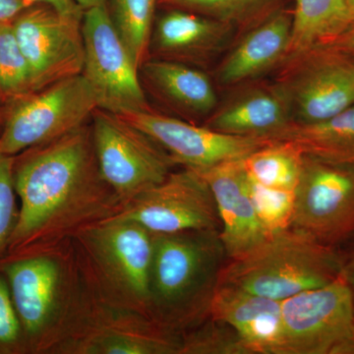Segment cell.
<instances>
[{
    "label": "cell",
    "instance_id": "6da1fadb",
    "mask_svg": "<svg viewBox=\"0 0 354 354\" xmlns=\"http://www.w3.org/2000/svg\"><path fill=\"white\" fill-rule=\"evenodd\" d=\"M13 176L20 214L6 255L71 239L121 208L100 172L91 122L14 156Z\"/></svg>",
    "mask_w": 354,
    "mask_h": 354
},
{
    "label": "cell",
    "instance_id": "7a4b0ae2",
    "mask_svg": "<svg viewBox=\"0 0 354 354\" xmlns=\"http://www.w3.org/2000/svg\"><path fill=\"white\" fill-rule=\"evenodd\" d=\"M29 354H55L80 320L87 283L72 239L0 259Z\"/></svg>",
    "mask_w": 354,
    "mask_h": 354
},
{
    "label": "cell",
    "instance_id": "3957f363",
    "mask_svg": "<svg viewBox=\"0 0 354 354\" xmlns=\"http://www.w3.org/2000/svg\"><path fill=\"white\" fill-rule=\"evenodd\" d=\"M225 257L220 230L153 234L149 278V308L153 320L180 334L204 322Z\"/></svg>",
    "mask_w": 354,
    "mask_h": 354
},
{
    "label": "cell",
    "instance_id": "277c9868",
    "mask_svg": "<svg viewBox=\"0 0 354 354\" xmlns=\"http://www.w3.org/2000/svg\"><path fill=\"white\" fill-rule=\"evenodd\" d=\"M342 272V256L334 247L286 230L272 235L221 269L218 285L234 286L283 301L304 291L332 283Z\"/></svg>",
    "mask_w": 354,
    "mask_h": 354
},
{
    "label": "cell",
    "instance_id": "5b68a950",
    "mask_svg": "<svg viewBox=\"0 0 354 354\" xmlns=\"http://www.w3.org/2000/svg\"><path fill=\"white\" fill-rule=\"evenodd\" d=\"M71 239L84 272L104 297L151 317L150 230L135 221L109 218L80 228Z\"/></svg>",
    "mask_w": 354,
    "mask_h": 354
},
{
    "label": "cell",
    "instance_id": "8992f818",
    "mask_svg": "<svg viewBox=\"0 0 354 354\" xmlns=\"http://www.w3.org/2000/svg\"><path fill=\"white\" fill-rule=\"evenodd\" d=\"M83 272L87 297L82 315L55 354H180L183 334L104 297Z\"/></svg>",
    "mask_w": 354,
    "mask_h": 354
},
{
    "label": "cell",
    "instance_id": "52a82bcc",
    "mask_svg": "<svg viewBox=\"0 0 354 354\" xmlns=\"http://www.w3.org/2000/svg\"><path fill=\"white\" fill-rule=\"evenodd\" d=\"M97 109L94 92L82 74L48 86L4 109L0 153L16 156L88 124Z\"/></svg>",
    "mask_w": 354,
    "mask_h": 354
},
{
    "label": "cell",
    "instance_id": "ba28073f",
    "mask_svg": "<svg viewBox=\"0 0 354 354\" xmlns=\"http://www.w3.org/2000/svg\"><path fill=\"white\" fill-rule=\"evenodd\" d=\"M91 129L100 172L121 206L162 183L176 167L162 147L118 114L95 109Z\"/></svg>",
    "mask_w": 354,
    "mask_h": 354
},
{
    "label": "cell",
    "instance_id": "9c48e42d",
    "mask_svg": "<svg viewBox=\"0 0 354 354\" xmlns=\"http://www.w3.org/2000/svg\"><path fill=\"white\" fill-rule=\"evenodd\" d=\"M82 75L92 88L97 109L124 115L152 111L139 68L116 31L106 6L84 11Z\"/></svg>",
    "mask_w": 354,
    "mask_h": 354
},
{
    "label": "cell",
    "instance_id": "30bf717a",
    "mask_svg": "<svg viewBox=\"0 0 354 354\" xmlns=\"http://www.w3.org/2000/svg\"><path fill=\"white\" fill-rule=\"evenodd\" d=\"M285 354H354V305L342 274L281 301Z\"/></svg>",
    "mask_w": 354,
    "mask_h": 354
},
{
    "label": "cell",
    "instance_id": "8fae6325",
    "mask_svg": "<svg viewBox=\"0 0 354 354\" xmlns=\"http://www.w3.org/2000/svg\"><path fill=\"white\" fill-rule=\"evenodd\" d=\"M111 218L135 221L153 234L221 228L209 184L199 171L187 167L172 171L162 183L123 204Z\"/></svg>",
    "mask_w": 354,
    "mask_h": 354
},
{
    "label": "cell",
    "instance_id": "7c38bea8",
    "mask_svg": "<svg viewBox=\"0 0 354 354\" xmlns=\"http://www.w3.org/2000/svg\"><path fill=\"white\" fill-rule=\"evenodd\" d=\"M334 247L354 235V167L304 155L291 227Z\"/></svg>",
    "mask_w": 354,
    "mask_h": 354
},
{
    "label": "cell",
    "instance_id": "4fadbf2b",
    "mask_svg": "<svg viewBox=\"0 0 354 354\" xmlns=\"http://www.w3.org/2000/svg\"><path fill=\"white\" fill-rule=\"evenodd\" d=\"M82 16L32 3L14 21V34L31 70L34 92L80 75L84 66Z\"/></svg>",
    "mask_w": 354,
    "mask_h": 354
},
{
    "label": "cell",
    "instance_id": "5bb4252c",
    "mask_svg": "<svg viewBox=\"0 0 354 354\" xmlns=\"http://www.w3.org/2000/svg\"><path fill=\"white\" fill-rule=\"evenodd\" d=\"M295 71L283 85L297 122L329 120L354 104V62L329 46L312 48L290 59Z\"/></svg>",
    "mask_w": 354,
    "mask_h": 354
},
{
    "label": "cell",
    "instance_id": "9a60e30c",
    "mask_svg": "<svg viewBox=\"0 0 354 354\" xmlns=\"http://www.w3.org/2000/svg\"><path fill=\"white\" fill-rule=\"evenodd\" d=\"M124 120L145 132L183 167L203 171L221 162L242 160L272 140L225 134L178 118L149 111L124 114Z\"/></svg>",
    "mask_w": 354,
    "mask_h": 354
},
{
    "label": "cell",
    "instance_id": "2e32d148",
    "mask_svg": "<svg viewBox=\"0 0 354 354\" xmlns=\"http://www.w3.org/2000/svg\"><path fill=\"white\" fill-rule=\"evenodd\" d=\"M197 171L215 198L220 236L227 258L239 259L269 239L249 196L243 158Z\"/></svg>",
    "mask_w": 354,
    "mask_h": 354
},
{
    "label": "cell",
    "instance_id": "e0dca14e",
    "mask_svg": "<svg viewBox=\"0 0 354 354\" xmlns=\"http://www.w3.org/2000/svg\"><path fill=\"white\" fill-rule=\"evenodd\" d=\"M209 316L232 326L251 354H285L281 301L218 285Z\"/></svg>",
    "mask_w": 354,
    "mask_h": 354
},
{
    "label": "cell",
    "instance_id": "ac0fdd59",
    "mask_svg": "<svg viewBox=\"0 0 354 354\" xmlns=\"http://www.w3.org/2000/svg\"><path fill=\"white\" fill-rule=\"evenodd\" d=\"M227 32L228 25L220 21L171 8L155 18L149 55L181 64H198L220 46Z\"/></svg>",
    "mask_w": 354,
    "mask_h": 354
},
{
    "label": "cell",
    "instance_id": "d6986e66",
    "mask_svg": "<svg viewBox=\"0 0 354 354\" xmlns=\"http://www.w3.org/2000/svg\"><path fill=\"white\" fill-rule=\"evenodd\" d=\"M145 94L184 115H206L215 109L218 97L207 74L192 65L147 58L139 69Z\"/></svg>",
    "mask_w": 354,
    "mask_h": 354
},
{
    "label": "cell",
    "instance_id": "ffe728a7",
    "mask_svg": "<svg viewBox=\"0 0 354 354\" xmlns=\"http://www.w3.org/2000/svg\"><path fill=\"white\" fill-rule=\"evenodd\" d=\"M288 97L281 87L258 88L227 104L206 127L225 134L272 140L292 121Z\"/></svg>",
    "mask_w": 354,
    "mask_h": 354
},
{
    "label": "cell",
    "instance_id": "44dd1931",
    "mask_svg": "<svg viewBox=\"0 0 354 354\" xmlns=\"http://www.w3.org/2000/svg\"><path fill=\"white\" fill-rule=\"evenodd\" d=\"M291 19L277 14L247 32L223 60L218 79L232 85L255 78L288 57Z\"/></svg>",
    "mask_w": 354,
    "mask_h": 354
},
{
    "label": "cell",
    "instance_id": "7402d4cb",
    "mask_svg": "<svg viewBox=\"0 0 354 354\" xmlns=\"http://www.w3.org/2000/svg\"><path fill=\"white\" fill-rule=\"evenodd\" d=\"M272 141H290L304 155L330 164L354 167V104L315 123L291 121Z\"/></svg>",
    "mask_w": 354,
    "mask_h": 354
},
{
    "label": "cell",
    "instance_id": "603a6c76",
    "mask_svg": "<svg viewBox=\"0 0 354 354\" xmlns=\"http://www.w3.org/2000/svg\"><path fill=\"white\" fill-rule=\"evenodd\" d=\"M346 0H297L288 59L324 46L351 25Z\"/></svg>",
    "mask_w": 354,
    "mask_h": 354
},
{
    "label": "cell",
    "instance_id": "cb8c5ba5",
    "mask_svg": "<svg viewBox=\"0 0 354 354\" xmlns=\"http://www.w3.org/2000/svg\"><path fill=\"white\" fill-rule=\"evenodd\" d=\"M304 153L290 141H272L243 158L247 176L276 189L297 191Z\"/></svg>",
    "mask_w": 354,
    "mask_h": 354
},
{
    "label": "cell",
    "instance_id": "d4e9b609",
    "mask_svg": "<svg viewBox=\"0 0 354 354\" xmlns=\"http://www.w3.org/2000/svg\"><path fill=\"white\" fill-rule=\"evenodd\" d=\"M158 0H108L106 8L116 31L140 69L149 57V44Z\"/></svg>",
    "mask_w": 354,
    "mask_h": 354
},
{
    "label": "cell",
    "instance_id": "484cf974",
    "mask_svg": "<svg viewBox=\"0 0 354 354\" xmlns=\"http://www.w3.org/2000/svg\"><path fill=\"white\" fill-rule=\"evenodd\" d=\"M31 93H34L31 70L12 25L0 26V100L4 109Z\"/></svg>",
    "mask_w": 354,
    "mask_h": 354
},
{
    "label": "cell",
    "instance_id": "4316f807",
    "mask_svg": "<svg viewBox=\"0 0 354 354\" xmlns=\"http://www.w3.org/2000/svg\"><path fill=\"white\" fill-rule=\"evenodd\" d=\"M180 354H251L236 330L209 316L183 334Z\"/></svg>",
    "mask_w": 354,
    "mask_h": 354
},
{
    "label": "cell",
    "instance_id": "83f0119b",
    "mask_svg": "<svg viewBox=\"0 0 354 354\" xmlns=\"http://www.w3.org/2000/svg\"><path fill=\"white\" fill-rule=\"evenodd\" d=\"M247 188L261 225L269 237L290 230L295 214V191L268 187L248 176Z\"/></svg>",
    "mask_w": 354,
    "mask_h": 354
},
{
    "label": "cell",
    "instance_id": "f1b7e54d",
    "mask_svg": "<svg viewBox=\"0 0 354 354\" xmlns=\"http://www.w3.org/2000/svg\"><path fill=\"white\" fill-rule=\"evenodd\" d=\"M272 1L274 0H158V3L201 14L232 26L250 22Z\"/></svg>",
    "mask_w": 354,
    "mask_h": 354
},
{
    "label": "cell",
    "instance_id": "f546056e",
    "mask_svg": "<svg viewBox=\"0 0 354 354\" xmlns=\"http://www.w3.org/2000/svg\"><path fill=\"white\" fill-rule=\"evenodd\" d=\"M13 156L0 153V259L6 255L19 221V199L13 176Z\"/></svg>",
    "mask_w": 354,
    "mask_h": 354
},
{
    "label": "cell",
    "instance_id": "4dcf8cb0",
    "mask_svg": "<svg viewBox=\"0 0 354 354\" xmlns=\"http://www.w3.org/2000/svg\"><path fill=\"white\" fill-rule=\"evenodd\" d=\"M0 354H29L10 290L0 272Z\"/></svg>",
    "mask_w": 354,
    "mask_h": 354
},
{
    "label": "cell",
    "instance_id": "1f68e13d",
    "mask_svg": "<svg viewBox=\"0 0 354 354\" xmlns=\"http://www.w3.org/2000/svg\"><path fill=\"white\" fill-rule=\"evenodd\" d=\"M29 6L27 0H0V26L12 25L16 18Z\"/></svg>",
    "mask_w": 354,
    "mask_h": 354
},
{
    "label": "cell",
    "instance_id": "d6a6232c",
    "mask_svg": "<svg viewBox=\"0 0 354 354\" xmlns=\"http://www.w3.org/2000/svg\"><path fill=\"white\" fill-rule=\"evenodd\" d=\"M324 46H332L335 50L354 57V22L351 23V25L333 41Z\"/></svg>",
    "mask_w": 354,
    "mask_h": 354
},
{
    "label": "cell",
    "instance_id": "836d02e7",
    "mask_svg": "<svg viewBox=\"0 0 354 354\" xmlns=\"http://www.w3.org/2000/svg\"><path fill=\"white\" fill-rule=\"evenodd\" d=\"M28 3H46L53 6L59 12L68 15L82 16L84 10L75 0H27Z\"/></svg>",
    "mask_w": 354,
    "mask_h": 354
},
{
    "label": "cell",
    "instance_id": "e575fe53",
    "mask_svg": "<svg viewBox=\"0 0 354 354\" xmlns=\"http://www.w3.org/2000/svg\"><path fill=\"white\" fill-rule=\"evenodd\" d=\"M342 277L346 279L351 290L354 305V249L346 257H342Z\"/></svg>",
    "mask_w": 354,
    "mask_h": 354
},
{
    "label": "cell",
    "instance_id": "d590c367",
    "mask_svg": "<svg viewBox=\"0 0 354 354\" xmlns=\"http://www.w3.org/2000/svg\"><path fill=\"white\" fill-rule=\"evenodd\" d=\"M75 1L85 11L93 7L106 6L108 0H75Z\"/></svg>",
    "mask_w": 354,
    "mask_h": 354
},
{
    "label": "cell",
    "instance_id": "8d00e7d4",
    "mask_svg": "<svg viewBox=\"0 0 354 354\" xmlns=\"http://www.w3.org/2000/svg\"><path fill=\"white\" fill-rule=\"evenodd\" d=\"M348 6L349 16H351V23L354 22V0H346Z\"/></svg>",
    "mask_w": 354,
    "mask_h": 354
},
{
    "label": "cell",
    "instance_id": "74e56055",
    "mask_svg": "<svg viewBox=\"0 0 354 354\" xmlns=\"http://www.w3.org/2000/svg\"><path fill=\"white\" fill-rule=\"evenodd\" d=\"M4 106L2 104L1 100H0V131H1L2 125H3L4 120Z\"/></svg>",
    "mask_w": 354,
    "mask_h": 354
}]
</instances>
